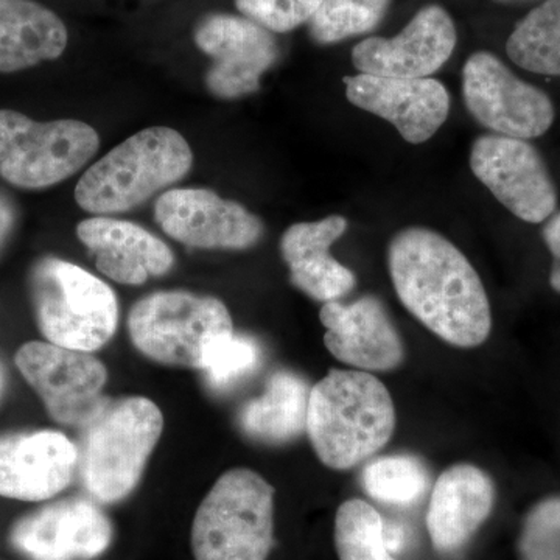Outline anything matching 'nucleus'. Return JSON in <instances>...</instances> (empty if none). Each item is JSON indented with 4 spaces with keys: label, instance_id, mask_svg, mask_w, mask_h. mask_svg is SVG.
Returning <instances> with one entry per match:
<instances>
[{
    "label": "nucleus",
    "instance_id": "f257e3e1",
    "mask_svg": "<svg viewBox=\"0 0 560 560\" xmlns=\"http://www.w3.org/2000/svg\"><path fill=\"white\" fill-rule=\"evenodd\" d=\"M388 267L404 307L441 340L477 348L492 330V312L480 276L447 238L407 228L389 243Z\"/></svg>",
    "mask_w": 560,
    "mask_h": 560
},
{
    "label": "nucleus",
    "instance_id": "f03ea898",
    "mask_svg": "<svg viewBox=\"0 0 560 560\" xmlns=\"http://www.w3.org/2000/svg\"><path fill=\"white\" fill-rule=\"evenodd\" d=\"M396 430L385 383L366 371L330 370L311 389L308 440L324 466L349 470L382 451Z\"/></svg>",
    "mask_w": 560,
    "mask_h": 560
},
{
    "label": "nucleus",
    "instance_id": "7ed1b4c3",
    "mask_svg": "<svg viewBox=\"0 0 560 560\" xmlns=\"http://www.w3.org/2000/svg\"><path fill=\"white\" fill-rule=\"evenodd\" d=\"M194 153L184 136L168 127L132 135L95 162L75 187V201L95 215L138 208L189 173Z\"/></svg>",
    "mask_w": 560,
    "mask_h": 560
},
{
    "label": "nucleus",
    "instance_id": "20e7f679",
    "mask_svg": "<svg viewBox=\"0 0 560 560\" xmlns=\"http://www.w3.org/2000/svg\"><path fill=\"white\" fill-rule=\"evenodd\" d=\"M164 430V416L147 397L108 401L83 427L79 447L81 485L97 503L113 504L138 488Z\"/></svg>",
    "mask_w": 560,
    "mask_h": 560
},
{
    "label": "nucleus",
    "instance_id": "39448f33",
    "mask_svg": "<svg viewBox=\"0 0 560 560\" xmlns=\"http://www.w3.org/2000/svg\"><path fill=\"white\" fill-rule=\"evenodd\" d=\"M128 331L136 349L149 359L205 371L234 335V324L217 298L158 291L132 305Z\"/></svg>",
    "mask_w": 560,
    "mask_h": 560
},
{
    "label": "nucleus",
    "instance_id": "423d86ee",
    "mask_svg": "<svg viewBox=\"0 0 560 560\" xmlns=\"http://www.w3.org/2000/svg\"><path fill=\"white\" fill-rule=\"evenodd\" d=\"M31 296L38 329L51 345L92 353L116 334V293L79 265L57 257L36 261Z\"/></svg>",
    "mask_w": 560,
    "mask_h": 560
},
{
    "label": "nucleus",
    "instance_id": "0eeeda50",
    "mask_svg": "<svg viewBox=\"0 0 560 560\" xmlns=\"http://www.w3.org/2000/svg\"><path fill=\"white\" fill-rule=\"evenodd\" d=\"M275 544V489L257 471L228 470L191 525L195 560H267Z\"/></svg>",
    "mask_w": 560,
    "mask_h": 560
},
{
    "label": "nucleus",
    "instance_id": "6e6552de",
    "mask_svg": "<svg viewBox=\"0 0 560 560\" xmlns=\"http://www.w3.org/2000/svg\"><path fill=\"white\" fill-rule=\"evenodd\" d=\"M98 147L97 131L84 121H36L0 109V176L18 189H47L70 178Z\"/></svg>",
    "mask_w": 560,
    "mask_h": 560
},
{
    "label": "nucleus",
    "instance_id": "1a4fd4ad",
    "mask_svg": "<svg viewBox=\"0 0 560 560\" xmlns=\"http://www.w3.org/2000/svg\"><path fill=\"white\" fill-rule=\"evenodd\" d=\"M14 364L61 425L83 429L109 401L103 396L108 371L90 352L31 341L18 349Z\"/></svg>",
    "mask_w": 560,
    "mask_h": 560
},
{
    "label": "nucleus",
    "instance_id": "9d476101",
    "mask_svg": "<svg viewBox=\"0 0 560 560\" xmlns=\"http://www.w3.org/2000/svg\"><path fill=\"white\" fill-rule=\"evenodd\" d=\"M463 94L471 116L500 136L540 138L555 121L551 98L490 51H477L464 65Z\"/></svg>",
    "mask_w": 560,
    "mask_h": 560
},
{
    "label": "nucleus",
    "instance_id": "9b49d317",
    "mask_svg": "<svg viewBox=\"0 0 560 560\" xmlns=\"http://www.w3.org/2000/svg\"><path fill=\"white\" fill-rule=\"evenodd\" d=\"M470 168L504 208L526 223H544L558 208L547 165L526 140L481 136L471 145Z\"/></svg>",
    "mask_w": 560,
    "mask_h": 560
},
{
    "label": "nucleus",
    "instance_id": "f8f14e48",
    "mask_svg": "<svg viewBox=\"0 0 560 560\" xmlns=\"http://www.w3.org/2000/svg\"><path fill=\"white\" fill-rule=\"evenodd\" d=\"M195 44L212 58L206 86L215 97L232 101L259 91L260 79L275 65L279 47L267 28L245 16L213 13L194 32Z\"/></svg>",
    "mask_w": 560,
    "mask_h": 560
},
{
    "label": "nucleus",
    "instance_id": "ddd939ff",
    "mask_svg": "<svg viewBox=\"0 0 560 560\" xmlns=\"http://www.w3.org/2000/svg\"><path fill=\"white\" fill-rule=\"evenodd\" d=\"M113 534L97 501L73 497L24 515L11 528L10 544L31 560H90L108 550Z\"/></svg>",
    "mask_w": 560,
    "mask_h": 560
},
{
    "label": "nucleus",
    "instance_id": "4468645a",
    "mask_svg": "<svg viewBox=\"0 0 560 560\" xmlns=\"http://www.w3.org/2000/svg\"><path fill=\"white\" fill-rule=\"evenodd\" d=\"M154 217L165 234L191 248L248 249L264 234L259 217L208 189L165 191Z\"/></svg>",
    "mask_w": 560,
    "mask_h": 560
},
{
    "label": "nucleus",
    "instance_id": "2eb2a0df",
    "mask_svg": "<svg viewBox=\"0 0 560 560\" xmlns=\"http://www.w3.org/2000/svg\"><path fill=\"white\" fill-rule=\"evenodd\" d=\"M458 40L455 22L440 5L418 11L394 38H368L352 50L360 73L390 79H429L452 57Z\"/></svg>",
    "mask_w": 560,
    "mask_h": 560
},
{
    "label": "nucleus",
    "instance_id": "dca6fc26",
    "mask_svg": "<svg viewBox=\"0 0 560 560\" xmlns=\"http://www.w3.org/2000/svg\"><path fill=\"white\" fill-rule=\"evenodd\" d=\"M79 470V447L57 430L0 434V497L46 501L68 488Z\"/></svg>",
    "mask_w": 560,
    "mask_h": 560
},
{
    "label": "nucleus",
    "instance_id": "f3484780",
    "mask_svg": "<svg viewBox=\"0 0 560 560\" xmlns=\"http://www.w3.org/2000/svg\"><path fill=\"white\" fill-rule=\"evenodd\" d=\"M346 97L357 108L388 120L410 143L433 138L451 114V94L434 79L345 77Z\"/></svg>",
    "mask_w": 560,
    "mask_h": 560
},
{
    "label": "nucleus",
    "instance_id": "a211bd4d",
    "mask_svg": "<svg viewBox=\"0 0 560 560\" xmlns=\"http://www.w3.org/2000/svg\"><path fill=\"white\" fill-rule=\"evenodd\" d=\"M319 319L326 335L324 345L340 360L359 371H393L404 361L399 331L377 298L364 296L345 305L326 302Z\"/></svg>",
    "mask_w": 560,
    "mask_h": 560
},
{
    "label": "nucleus",
    "instance_id": "6ab92c4d",
    "mask_svg": "<svg viewBox=\"0 0 560 560\" xmlns=\"http://www.w3.org/2000/svg\"><path fill=\"white\" fill-rule=\"evenodd\" d=\"M77 235L94 254L98 270L124 285H142L175 265L172 249L131 221L94 217L81 221Z\"/></svg>",
    "mask_w": 560,
    "mask_h": 560
},
{
    "label": "nucleus",
    "instance_id": "aec40b11",
    "mask_svg": "<svg viewBox=\"0 0 560 560\" xmlns=\"http://www.w3.org/2000/svg\"><path fill=\"white\" fill-rule=\"evenodd\" d=\"M495 488L485 470L456 464L441 474L431 493L427 529L440 552L460 550L488 521Z\"/></svg>",
    "mask_w": 560,
    "mask_h": 560
},
{
    "label": "nucleus",
    "instance_id": "412c9836",
    "mask_svg": "<svg viewBox=\"0 0 560 560\" xmlns=\"http://www.w3.org/2000/svg\"><path fill=\"white\" fill-rule=\"evenodd\" d=\"M348 230V220L330 215L313 223H296L283 232L280 253L296 289L315 301L341 300L355 287V275L330 256V246Z\"/></svg>",
    "mask_w": 560,
    "mask_h": 560
},
{
    "label": "nucleus",
    "instance_id": "4be33fe9",
    "mask_svg": "<svg viewBox=\"0 0 560 560\" xmlns=\"http://www.w3.org/2000/svg\"><path fill=\"white\" fill-rule=\"evenodd\" d=\"M68 40L65 22L36 0H0V73L57 60Z\"/></svg>",
    "mask_w": 560,
    "mask_h": 560
},
{
    "label": "nucleus",
    "instance_id": "5701e85b",
    "mask_svg": "<svg viewBox=\"0 0 560 560\" xmlns=\"http://www.w3.org/2000/svg\"><path fill=\"white\" fill-rule=\"evenodd\" d=\"M308 396L311 390L300 375L276 372L264 394L238 412V425L253 440L267 444L294 440L307 427Z\"/></svg>",
    "mask_w": 560,
    "mask_h": 560
},
{
    "label": "nucleus",
    "instance_id": "b1692460",
    "mask_svg": "<svg viewBox=\"0 0 560 560\" xmlns=\"http://www.w3.org/2000/svg\"><path fill=\"white\" fill-rule=\"evenodd\" d=\"M508 57L518 68L560 75V0H544L511 33Z\"/></svg>",
    "mask_w": 560,
    "mask_h": 560
},
{
    "label": "nucleus",
    "instance_id": "393cba45",
    "mask_svg": "<svg viewBox=\"0 0 560 560\" xmlns=\"http://www.w3.org/2000/svg\"><path fill=\"white\" fill-rule=\"evenodd\" d=\"M382 515L368 501H345L335 515L334 540L340 560H396L386 547Z\"/></svg>",
    "mask_w": 560,
    "mask_h": 560
},
{
    "label": "nucleus",
    "instance_id": "a878e982",
    "mask_svg": "<svg viewBox=\"0 0 560 560\" xmlns=\"http://www.w3.org/2000/svg\"><path fill=\"white\" fill-rule=\"evenodd\" d=\"M363 488L377 501L397 506L416 503L429 488V471L412 456H385L368 464Z\"/></svg>",
    "mask_w": 560,
    "mask_h": 560
},
{
    "label": "nucleus",
    "instance_id": "bb28decb",
    "mask_svg": "<svg viewBox=\"0 0 560 560\" xmlns=\"http://www.w3.org/2000/svg\"><path fill=\"white\" fill-rule=\"evenodd\" d=\"M390 0H324L311 22L318 44L340 43L370 33L381 24Z\"/></svg>",
    "mask_w": 560,
    "mask_h": 560
},
{
    "label": "nucleus",
    "instance_id": "cd10ccee",
    "mask_svg": "<svg viewBox=\"0 0 560 560\" xmlns=\"http://www.w3.org/2000/svg\"><path fill=\"white\" fill-rule=\"evenodd\" d=\"M522 560H560V499L537 504L526 517L521 537Z\"/></svg>",
    "mask_w": 560,
    "mask_h": 560
},
{
    "label": "nucleus",
    "instance_id": "c85d7f7f",
    "mask_svg": "<svg viewBox=\"0 0 560 560\" xmlns=\"http://www.w3.org/2000/svg\"><path fill=\"white\" fill-rule=\"evenodd\" d=\"M259 360L260 349L256 341L234 334L217 350L209 366L202 372L210 388L224 390L248 377Z\"/></svg>",
    "mask_w": 560,
    "mask_h": 560
},
{
    "label": "nucleus",
    "instance_id": "c756f323",
    "mask_svg": "<svg viewBox=\"0 0 560 560\" xmlns=\"http://www.w3.org/2000/svg\"><path fill=\"white\" fill-rule=\"evenodd\" d=\"M324 0H235L243 16L271 33L294 31L311 22Z\"/></svg>",
    "mask_w": 560,
    "mask_h": 560
},
{
    "label": "nucleus",
    "instance_id": "7c9ffc66",
    "mask_svg": "<svg viewBox=\"0 0 560 560\" xmlns=\"http://www.w3.org/2000/svg\"><path fill=\"white\" fill-rule=\"evenodd\" d=\"M544 238L552 256L550 283L560 293V213L545 224Z\"/></svg>",
    "mask_w": 560,
    "mask_h": 560
},
{
    "label": "nucleus",
    "instance_id": "2f4dec72",
    "mask_svg": "<svg viewBox=\"0 0 560 560\" xmlns=\"http://www.w3.org/2000/svg\"><path fill=\"white\" fill-rule=\"evenodd\" d=\"M383 536H385L386 547L390 555L399 552L405 544V530L400 525L393 522H385L383 525Z\"/></svg>",
    "mask_w": 560,
    "mask_h": 560
},
{
    "label": "nucleus",
    "instance_id": "473e14b6",
    "mask_svg": "<svg viewBox=\"0 0 560 560\" xmlns=\"http://www.w3.org/2000/svg\"><path fill=\"white\" fill-rule=\"evenodd\" d=\"M14 224V210L13 206L10 205L5 198L0 197V248L3 243L9 238L11 230Z\"/></svg>",
    "mask_w": 560,
    "mask_h": 560
},
{
    "label": "nucleus",
    "instance_id": "72a5a7b5",
    "mask_svg": "<svg viewBox=\"0 0 560 560\" xmlns=\"http://www.w3.org/2000/svg\"><path fill=\"white\" fill-rule=\"evenodd\" d=\"M7 389V372L5 368H3L2 361H0V401L3 399V394H5Z\"/></svg>",
    "mask_w": 560,
    "mask_h": 560
},
{
    "label": "nucleus",
    "instance_id": "f704fd0d",
    "mask_svg": "<svg viewBox=\"0 0 560 560\" xmlns=\"http://www.w3.org/2000/svg\"><path fill=\"white\" fill-rule=\"evenodd\" d=\"M497 2H501V3H525V2H533V0H497Z\"/></svg>",
    "mask_w": 560,
    "mask_h": 560
}]
</instances>
